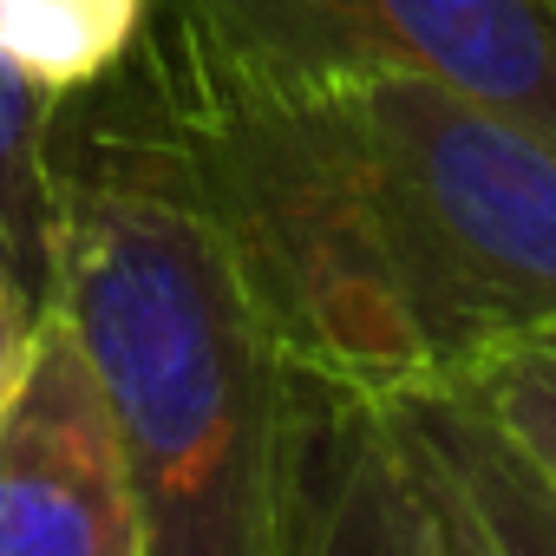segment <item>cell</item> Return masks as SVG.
Returning a JSON list of instances; mask_svg holds the SVG:
<instances>
[{
  "mask_svg": "<svg viewBox=\"0 0 556 556\" xmlns=\"http://www.w3.org/2000/svg\"><path fill=\"white\" fill-rule=\"evenodd\" d=\"M144 47L295 374L380 393L556 321V144L432 79Z\"/></svg>",
  "mask_w": 556,
  "mask_h": 556,
  "instance_id": "obj_1",
  "label": "cell"
},
{
  "mask_svg": "<svg viewBox=\"0 0 556 556\" xmlns=\"http://www.w3.org/2000/svg\"><path fill=\"white\" fill-rule=\"evenodd\" d=\"M53 308L138 478L144 556H289L308 380L197 170L151 47L60 99Z\"/></svg>",
  "mask_w": 556,
  "mask_h": 556,
  "instance_id": "obj_2",
  "label": "cell"
},
{
  "mask_svg": "<svg viewBox=\"0 0 556 556\" xmlns=\"http://www.w3.org/2000/svg\"><path fill=\"white\" fill-rule=\"evenodd\" d=\"M229 60L432 79L556 144V0H157Z\"/></svg>",
  "mask_w": 556,
  "mask_h": 556,
  "instance_id": "obj_3",
  "label": "cell"
},
{
  "mask_svg": "<svg viewBox=\"0 0 556 556\" xmlns=\"http://www.w3.org/2000/svg\"><path fill=\"white\" fill-rule=\"evenodd\" d=\"M0 556H144L118 413L60 308L0 406Z\"/></svg>",
  "mask_w": 556,
  "mask_h": 556,
  "instance_id": "obj_4",
  "label": "cell"
},
{
  "mask_svg": "<svg viewBox=\"0 0 556 556\" xmlns=\"http://www.w3.org/2000/svg\"><path fill=\"white\" fill-rule=\"evenodd\" d=\"M53 118L60 99L0 53V282L34 315L53 308Z\"/></svg>",
  "mask_w": 556,
  "mask_h": 556,
  "instance_id": "obj_5",
  "label": "cell"
},
{
  "mask_svg": "<svg viewBox=\"0 0 556 556\" xmlns=\"http://www.w3.org/2000/svg\"><path fill=\"white\" fill-rule=\"evenodd\" d=\"M151 14L157 0H0V53L53 99H73L138 53Z\"/></svg>",
  "mask_w": 556,
  "mask_h": 556,
  "instance_id": "obj_6",
  "label": "cell"
},
{
  "mask_svg": "<svg viewBox=\"0 0 556 556\" xmlns=\"http://www.w3.org/2000/svg\"><path fill=\"white\" fill-rule=\"evenodd\" d=\"M458 374L471 380V393L491 406V419L510 432V445L530 458V471L556 497V321L491 348Z\"/></svg>",
  "mask_w": 556,
  "mask_h": 556,
  "instance_id": "obj_7",
  "label": "cell"
},
{
  "mask_svg": "<svg viewBox=\"0 0 556 556\" xmlns=\"http://www.w3.org/2000/svg\"><path fill=\"white\" fill-rule=\"evenodd\" d=\"M34 308L0 282V406H8V393H14V380H21V367H27V348H34Z\"/></svg>",
  "mask_w": 556,
  "mask_h": 556,
  "instance_id": "obj_8",
  "label": "cell"
}]
</instances>
